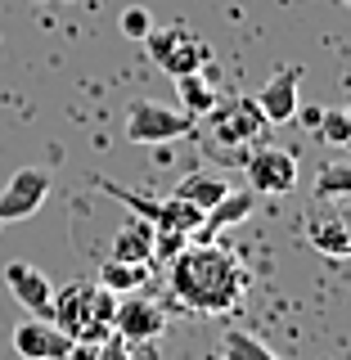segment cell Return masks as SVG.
Here are the masks:
<instances>
[{"label":"cell","mask_w":351,"mask_h":360,"mask_svg":"<svg viewBox=\"0 0 351 360\" xmlns=\"http://www.w3.org/2000/svg\"><path fill=\"white\" fill-rule=\"evenodd\" d=\"M243 180L257 198H270V194H293L298 189V158L288 149H275V144H257L253 153L243 158Z\"/></svg>","instance_id":"7"},{"label":"cell","mask_w":351,"mask_h":360,"mask_svg":"<svg viewBox=\"0 0 351 360\" xmlns=\"http://www.w3.org/2000/svg\"><path fill=\"white\" fill-rule=\"evenodd\" d=\"M14 352L23 360H68L72 356V338L45 315H27L14 324Z\"/></svg>","instance_id":"11"},{"label":"cell","mask_w":351,"mask_h":360,"mask_svg":"<svg viewBox=\"0 0 351 360\" xmlns=\"http://www.w3.org/2000/svg\"><path fill=\"white\" fill-rule=\"evenodd\" d=\"M95 360H131V342H127V338H117V333H108L104 342L95 347Z\"/></svg>","instance_id":"23"},{"label":"cell","mask_w":351,"mask_h":360,"mask_svg":"<svg viewBox=\"0 0 351 360\" xmlns=\"http://www.w3.org/2000/svg\"><path fill=\"white\" fill-rule=\"evenodd\" d=\"M5 288H9V297H14L27 315H45V320H50L54 284L41 275L37 266H27V262H9V266H5Z\"/></svg>","instance_id":"13"},{"label":"cell","mask_w":351,"mask_h":360,"mask_svg":"<svg viewBox=\"0 0 351 360\" xmlns=\"http://www.w3.org/2000/svg\"><path fill=\"white\" fill-rule=\"evenodd\" d=\"M230 194V185H225L221 176H212V172H185L176 180V189H172V198L180 202H194L198 212H208V207H217V202Z\"/></svg>","instance_id":"17"},{"label":"cell","mask_w":351,"mask_h":360,"mask_svg":"<svg viewBox=\"0 0 351 360\" xmlns=\"http://www.w3.org/2000/svg\"><path fill=\"white\" fill-rule=\"evenodd\" d=\"M203 117H208V131H212L217 144H253V140L266 135V117H262V108H257L253 95L217 104L212 112H203Z\"/></svg>","instance_id":"9"},{"label":"cell","mask_w":351,"mask_h":360,"mask_svg":"<svg viewBox=\"0 0 351 360\" xmlns=\"http://www.w3.org/2000/svg\"><path fill=\"white\" fill-rule=\"evenodd\" d=\"M253 207H257V194H253L248 185H243V189H230V194H225V198L217 202V207H208V212H203V225H198V234H194V239H217L225 225H239V221H243Z\"/></svg>","instance_id":"16"},{"label":"cell","mask_w":351,"mask_h":360,"mask_svg":"<svg viewBox=\"0 0 351 360\" xmlns=\"http://www.w3.org/2000/svg\"><path fill=\"white\" fill-rule=\"evenodd\" d=\"M198 117H189L185 108H172L162 99H131L127 104V140L131 144H172L194 135Z\"/></svg>","instance_id":"5"},{"label":"cell","mask_w":351,"mask_h":360,"mask_svg":"<svg viewBox=\"0 0 351 360\" xmlns=\"http://www.w3.org/2000/svg\"><path fill=\"white\" fill-rule=\"evenodd\" d=\"M117 27H122V37L144 41V37H149V27H153V18H149V9L131 5V9H122V14H117Z\"/></svg>","instance_id":"22"},{"label":"cell","mask_w":351,"mask_h":360,"mask_svg":"<svg viewBox=\"0 0 351 360\" xmlns=\"http://www.w3.org/2000/svg\"><path fill=\"white\" fill-rule=\"evenodd\" d=\"M343 5H347V9H351V0H343Z\"/></svg>","instance_id":"24"},{"label":"cell","mask_w":351,"mask_h":360,"mask_svg":"<svg viewBox=\"0 0 351 360\" xmlns=\"http://www.w3.org/2000/svg\"><path fill=\"white\" fill-rule=\"evenodd\" d=\"M315 194L351 198V162H324L320 172H315Z\"/></svg>","instance_id":"20"},{"label":"cell","mask_w":351,"mask_h":360,"mask_svg":"<svg viewBox=\"0 0 351 360\" xmlns=\"http://www.w3.org/2000/svg\"><path fill=\"white\" fill-rule=\"evenodd\" d=\"M153 225L144 221V217H131L117 225V230H113V243H108V262H135V266H149L153 262Z\"/></svg>","instance_id":"14"},{"label":"cell","mask_w":351,"mask_h":360,"mask_svg":"<svg viewBox=\"0 0 351 360\" xmlns=\"http://www.w3.org/2000/svg\"><path fill=\"white\" fill-rule=\"evenodd\" d=\"M221 360H279V356L270 352V347H266L257 333L230 329V333H225V342H221Z\"/></svg>","instance_id":"19"},{"label":"cell","mask_w":351,"mask_h":360,"mask_svg":"<svg viewBox=\"0 0 351 360\" xmlns=\"http://www.w3.org/2000/svg\"><path fill=\"white\" fill-rule=\"evenodd\" d=\"M248 270L239 252L221 248L217 239H189L172 257V297L198 315H230L243 307Z\"/></svg>","instance_id":"1"},{"label":"cell","mask_w":351,"mask_h":360,"mask_svg":"<svg viewBox=\"0 0 351 360\" xmlns=\"http://www.w3.org/2000/svg\"><path fill=\"white\" fill-rule=\"evenodd\" d=\"M307 243L315 252L333 257V262L351 257V198L315 194L311 217H307Z\"/></svg>","instance_id":"6"},{"label":"cell","mask_w":351,"mask_h":360,"mask_svg":"<svg viewBox=\"0 0 351 360\" xmlns=\"http://www.w3.org/2000/svg\"><path fill=\"white\" fill-rule=\"evenodd\" d=\"M50 172L45 167H18L14 176L0 185V225L32 221L41 212V202L50 198Z\"/></svg>","instance_id":"8"},{"label":"cell","mask_w":351,"mask_h":360,"mask_svg":"<svg viewBox=\"0 0 351 360\" xmlns=\"http://www.w3.org/2000/svg\"><path fill=\"white\" fill-rule=\"evenodd\" d=\"M162 329H167V311L153 297H144V292H122L117 297V311H113V333L117 338H127L135 347L162 338Z\"/></svg>","instance_id":"10"},{"label":"cell","mask_w":351,"mask_h":360,"mask_svg":"<svg viewBox=\"0 0 351 360\" xmlns=\"http://www.w3.org/2000/svg\"><path fill=\"white\" fill-rule=\"evenodd\" d=\"M113 311H117V292L99 288L95 279H72V284L54 288L50 297V320L72 342H90V347H99L113 333Z\"/></svg>","instance_id":"2"},{"label":"cell","mask_w":351,"mask_h":360,"mask_svg":"<svg viewBox=\"0 0 351 360\" xmlns=\"http://www.w3.org/2000/svg\"><path fill=\"white\" fill-rule=\"evenodd\" d=\"M176 82V95H180V108L189 112V117H203V112H212L221 104L217 95V68H203V72H185V77H172Z\"/></svg>","instance_id":"15"},{"label":"cell","mask_w":351,"mask_h":360,"mask_svg":"<svg viewBox=\"0 0 351 360\" xmlns=\"http://www.w3.org/2000/svg\"><path fill=\"white\" fill-rule=\"evenodd\" d=\"M95 189H99V194H108L113 202H122V207L135 212V217H144L153 230L198 234V225H203V212L194 207V202H180V198H144V194H135V189H122L117 180H108V176H95Z\"/></svg>","instance_id":"3"},{"label":"cell","mask_w":351,"mask_h":360,"mask_svg":"<svg viewBox=\"0 0 351 360\" xmlns=\"http://www.w3.org/2000/svg\"><path fill=\"white\" fill-rule=\"evenodd\" d=\"M95 284L99 288H108V292H140L144 284H149V266H135V262H99V275H95Z\"/></svg>","instance_id":"18"},{"label":"cell","mask_w":351,"mask_h":360,"mask_svg":"<svg viewBox=\"0 0 351 360\" xmlns=\"http://www.w3.org/2000/svg\"><path fill=\"white\" fill-rule=\"evenodd\" d=\"M298 90H302V68H284L279 77H270V82L257 90L253 99H257V108H262L266 127H288L293 117H302Z\"/></svg>","instance_id":"12"},{"label":"cell","mask_w":351,"mask_h":360,"mask_svg":"<svg viewBox=\"0 0 351 360\" xmlns=\"http://www.w3.org/2000/svg\"><path fill=\"white\" fill-rule=\"evenodd\" d=\"M320 140L324 144H351V104L320 112Z\"/></svg>","instance_id":"21"},{"label":"cell","mask_w":351,"mask_h":360,"mask_svg":"<svg viewBox=\"0 0 351 360\" xmlns=\"http://www.w3.org/2000/svg\"><path fill=\"white\" fill-rule=\"evenodd\" d=\"M144 50L149 59L172 77H185V72H203L212 63V50L198 32H189L185 22H167V27H149L144 37Z\"/></svg>","instance_id":"4"}]
</instances>
